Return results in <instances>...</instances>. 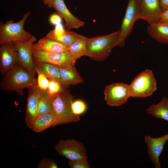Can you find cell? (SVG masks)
<instances>
[{"mask_svg":"<svg viewBox=\"0 0 168 168\" xmlns=\"http://www.w3.org/2000/svg\"><path fill=\"white\" fill-rule=\"evenodd\" d=\"M120 30L105 35L87 38L85 56L97 61H103L110 55L112 49L117 46Z\"/></svg>","mask_w":168,"mask_h":168,"instance_id":"cell-1","label":"cell"},{"mask_svg":"<svg viewBox=\"0 0 168 168\" xmlns=\"http://www.w3.org/2000/svg\"><path fill=\"white\" fill-rule=\"evenodd\" d=\"M35 76L17 65L5 74L0 83V87L2 90L14 91L22 96L24 94L23 89L28 88L35 78Z\"/></svg>","mask_w":168,"mask_h":168,"instance_id":"cell-2","label":"cell"},{"mask_svg":"<svg viewBox=\"0 0 168 168\" xmlns=\"http://www.w3.org/2000/svg\"><path fill=\"white\" fill-rule=\"evenodd\" d=\"M31 12H27L23 16L22 19L15 23L12 20L7 21L0 24V44L12 43L14 41H26L32 35L24 28L25 21Z\"/></svg>","mask_w":168,"mask_h":168,"instance_id":"cell-3","label":"cell"},{"mask_svg":"<svg viewBox=\"0 0 168 168\" xmlns=\"http://www.w3.org/2000/svg\"><path fill=\"white\" fill-rule=\"evenodd\" d=\"M130 96H149L157 90L156 83L152 71L146 69L138 74L129 85Z\"/></svg>","mask_w":168,"mask_h":168,"instance_id":"cell-4","label":"cell"},{"mask_svg":"<svg viewBox=\"0 0 168 168\" xmlns=\"http://www.w3.org/2000/svg\"><path fill=\"white\" fill-rule=\"evenodd\" d=\"M141 7L140 0H128L127 5L120 28L117 46H124L127 38L132 32L135 22L141 19Z\"/></svg>","mask_w":168,"mask_h":168,"instance_id":"cell-5","label":"cell"},{"mask_svg":"<svg viewBox=\"0 0 168 168\" xmlns=\"http://www.w3.org/2000/svg\"><path fill=\"white\" fill-rule=\"evenodd\" d=\"M50 97L54 113L64 117L68 123L78 122L80 120L79 116L72 112L71 105L74 98L68 91L64 88L60 92Z\"/></svg>","mask_w":168,"mask_h":168,"instance_id":"cell-6","label":"cell"},{"mask_svg":"<svg viewBox=\"0 0 168 168\" xmlns=\"http://www.w3.org/2000/svg\"><path fill=\"white\" fill-rule=\"evenodd\" d=\"M36 40L35 36L32 35L26 41H16L12 42L17 53L18 65L35 76L36 73L33 58V45Z\"/></svg>","mask_w":168,"mask_h":168,"instance_id":"cell-7","label":"cell"},{"mask_svg":"<svg viewBox=\"0 0 168 168\" xmlns=\"http://www.w3.org/2000/svg\"><path fill=\"white\" fill-rule=\"evenodd\" d=\"M104 99L110 106H119L124 104L130 97L129 85L116 82L105 87Z\"/></svg>","mask_w":168,"mask_h":168,"instance_id":"cell-8","label":"cell"},{"mask_svg":"<svg viewBox=\"0 0 168 168\" xmlns=\"http://www.w3.org/2000/svg\"><path fill=\"white\" fill-rule=\"evenodd\" d=\"M58 153L69 160L88 159L83 145L74 139H60L54 147Z\"/></svg>","mask_w":168,"mask_h":168,"instance_id":"cell-9","label":"cell"},{"mask_svg":"<svg viewBox=\"0 0 168 168\" xmlns=\"http://www.w3.org/2000/svg\"><path fill=\"white\" fill-rule=\"evenodd\" d=\"M33 58L34 62L47 63L59 67L74 66L76 62L69 51L47 53L33 48Z\"/></svg>","mask_w":168,"mask_h":168,"instance_id":"cell-10","label":"cell"},{"mask_svg":"<svg viewBox=\"0 0 168 168\" xmlns=\"http://www.w3.org/2000/svg\"><path fill=\"white\" fill-rule=\"evenodd\" d=\"M68 123L63 117L54 113L37 116L27 126L34 132L39 133L50 127Z\"/></svg>","mask_w":168,"mask_h":168,"instance_id":"cell-11","label":"cell"},{"mask_svg":"<svg viewBox=\"0 0 168 168\" xmlns=\"http://www.w3.org/2000/svg\"><path fill=\"white\" fill-rule=\"evenodd\" d=\"M168 140V133L158 138H152L148 135L144 136V141L148 147L149 157L156 168L161 167L159 157Z\"/></svg>","mask_w":168,"mask_h":168,"instance_id":"cell-12","label":"cell"},{"mask_svg":"<svg viewBox=\"0 0 168 168\" xmlns=\"http://www.w3.org/2000/svg\"><path fill=\"white\" fill-rule=\"evenodd\" d=\"M29 90L26 110L25 122L27 126L37 115L38 105L41 90L38 87L35 78L27 88Z\"/></svg>","mask_w":168,"mask_h":168,"instance_id":"cell-13","label":"cell"},{"mask_svg":"<svg viewBox=\"0 0 168 168\" xmlns=\"http://www.w3.org/2000/svg\"><path fill=\"white\" fill-rule=\"evenodd\" d=\"M18 65L16 51L13 43L1 44L0 46V70L2 75Z\"/></svg>","mask_w":168,"mask_h":168,"instance_id":"cell-14","label":"cell"},{"mask_svg":"<svg viewBox=\"0 0 168 168\" xmlns=\"http://www.w3.org/2000/svg\"><path fill=\"white\" fill-rule=\"evenodd\" d=\"M141 19L149 24L159 22L162 12L160 0H140Z\"/></svg>","mask_w":168,"mask_h":168,"instance_id":"cell-15","label":"cell"},{"mask_svg":"<svg viewBox=\"0 0 168 168\" xmlns=\"http://www.w3.org/2000/svg\"><path fill=\"white\" fill-rule=\"evenodd\" d=\"M53 7L64 20L65 26L67 30L78 29L84 26L85 22L80 20L69 12L63 0H53Z\"/></svg>","mask_w":168,"mask_h":168,"instance_id":"cell-16","label":"cell"},{"mask_svg":"<svg viewBox=\"0 0 168 168\" xmlns=\"http://www.w3.org/2000/svg\"><path fill=\"white\" fill-rule=\"evenodd\" d=\"M33 48L47 53L68 51V47L53 40L44 37L33 45Z\"/></svg>","mask_w":168,"mask_h":168,"instance_id":"cell-17","label":"cell"},{"mask_svg":"<svg viewBox=\"0 0 168 168\" xmlns=\"http://www.w3.org/2000/svg\"><path fill=\"white\" fill-rule=\"evenodd\" d=\"M147 32L157 41L168 44V23L158 22L149 24L147 27Z\"/></svg>","mask_w":168,"mask_h":168,"instance_id":"cell-18","label":"cell"},{"mask_svg":"<svg viewBox=\"0 0 168 168\" xmlns=\"http://www.w3.org/2000/svg\"><path fill=\"white\" fill-rule=\"evenodd\" d=\"M62 86L64 88H68L70 85H74L83 82L75 66L71 67H59Z\"/></svg>","mask_w":168,"mask_h":168,"instance_id":"cell-19","label":"cell"},{"mask_svg":"<svg viewBox=\"0 0 168 168\" xmlns=\"http://www.w3.org/2000/svg\"><path fill=\"white\" fill-rule=\"evenodd\" d=\"M34 69L38 70L49 80H55L59 82L62 86L58 66L47 63L34 62Z\"/></svg>","mask_w":168,"mask_h":168,"instance_id":"cell-20","label":"cell"},{"mask_svg":"<svg viewBox=\"0 0 168 168\" xmlns=\"http://www.w3.org/2000/svg\"><path fill=\"white\" fill-rule=\"evenodd\" d=\"M146 112L155 118L168 121V98L164 96L159 103L151 105Z\"/></svg>","mask_w":168,"mask_h":168,"instance_id":"cell-21","label":"cell"},{"mask_svg":"<svg viewBox=\"0 0 168 168\" xmlns=\"http://www.w3.org/2000/svg\"><path fill=\"white\" fill-rule=\"evenodd\" d=\"M87 38L84 36L68 47V51L76 62L80 57L85 55L87 49Z\"/></svg>","mask_w":168,"mask_h":168,"instance_id":"cell-22","label":"cell"},{"mask_svg":"<svg viewBox=\"0 0 168 168\" xmlns=\"http://www.w3.org/2000/svg\"><path fill=\"white\" fill-rule=\"evenodd\" d=\"M49 113H54L51 99L47 91L41 90L38 106L37 115Z\"/></svg>","mask_w":168,"mask_h":168,"instance_id":"cell-23","label":"cell"},{"mask_svg":"<svg viewBox=\"0 0 168 168\" xmlns=\"http://www.w3.org/2000/svg\"><path fill=\"white\" fill-rule=\"evenodd\" d=\"M84 36L78 34L75 32L65 30L64 34L59 36H46L45 37L58 42L68 47L72 43Z\"/></svg>","mask_w":168,"mask_h":168,"instance_id":"cell-24","label":"cell"},{"mask_svg":"<svg viewBox=\"0 0 168 168\" xmlns=\"http://www.w3.org/2000/svg\"><path fill=\"white\" fill-rule=\"evenodd\" d=\"M87 108L85 101L81 100H74L71 105L72 113L75 115H79L84 113Z\"/></svg>","mask_w":168,"mask_h":168,"instance_id":"cell-25","label":"cell"},{"mask_svg":"<svg viewBox=\"0 0 168 168\" xmlns=\"http://www.w3.org/2000/svg\"><path fill=\"white\" fill-rule=\"evenodd\" d=\"M35 70L37 74V84L38 87L41 90L47 91L49 84V80L43 74L36 68Z\"/></svg>","mask_w":168,"mask_h":168,"instance_id":"cell-26","label":"cell"},{"mask_svg":"<svg viewBox=\"0 0 168 168\" xmlns=\"http://www.w3.org/2000/svg\"><path fill=\"white\" fill-rule=\"evenodd\" d=\"M64 89L58 82L53 80H49L48 93L51 97L61 92Z\"/></svg>","mask_w":168,"mask_h":168,"instance_id":"cell-27","label":"cell"},{"mask_svg":"<svg viewBox=\"0 0 168 168\" xmlns=\"http://www.w3.org/2000/svg\"><path fill=\"white\" fill-rule=\"evenodd\" d=\"M88 159L83 158L69 160L68 165L71 168H90Z\"/></svg>","mask_w":168,"mask_h":168,"instance_id":"cell-28","label":"cell"},{"mask_svg":"<svg viewBox=\"0 0 168 168\" xmlns=\"http://www.w3.org/2000/svg\"><path fill=\"white\" fill-rule=\"evenodd\" d=\"M38 168H58V166L54 160L46 158L41 159L38 166Z\"/></svg>","mask_w":168,"mask_h":168,"instance_id":"cell-29","label":"cell"},{"mask_svg":"<svg viewBox=\"0 0 168 168\" xmlns=\"http://www.w3.org/2000/svg\"><path fill=\"white\" fill-rule=\"evenodd\" d=\"M65 30L64 29L62 24L61 23L56 25L54 29L50 31L46 35L59 36L64 34Z\"/></svg>","mask_w":168,"mask_h":168,"instance_id":"cell-30","label":"cell"},{"mask_svg":"<svg viewBox=\"0 0 168 168\" xmlns=\"http://www.w3.org/2000/svg\"><path fill=\"white\" fill-rule=\"evenodd\" d=\"M61 17L59 15L56 14H52L49 18V21L50 24L56 25L61 23Z\"/></svg>","mask_w":168,"mask_h":168,"instance_id":"cell-31","label":"cell"},{"mask_svg":"<svg viewBox=\"0 0 168 168\" xmlns=\"http://www.w3.org/2000/svg\"><path fill=\"white\" fill-rule=\"evenodd\" d=\"M159 22L162 23H168V9L162 12Z\"/></svg>","mask_w":168,"mask_h":168,"instance_id":"cell-32","label":"cell"},{"mask_svg":"<svg viewBox=\"0 0 168 168\" xmlns=\"http://www.w3.org/2000/svg\"><path fill=\"white\" fill-rule=\"evenodd\" d=\"M162 12L168 9V0H160Z\"/></svg>","mask_w":168,"mask_h":168,"instance_id":"cell-33","label":"cell"},{"mask_svg":"<svg viewBox=\"0 0 168 168\" xmlns=\"http://www.w3.org/2000/svg\"><path fill=\"white\" fill-rule=\"evenodd\" d=\"M44 4L49 8L53 7V0H42Z\"/></svg>","mask_w":168,"mask_h":168,"instance_id":"cell-34","label":"cell"}]
</instances>
